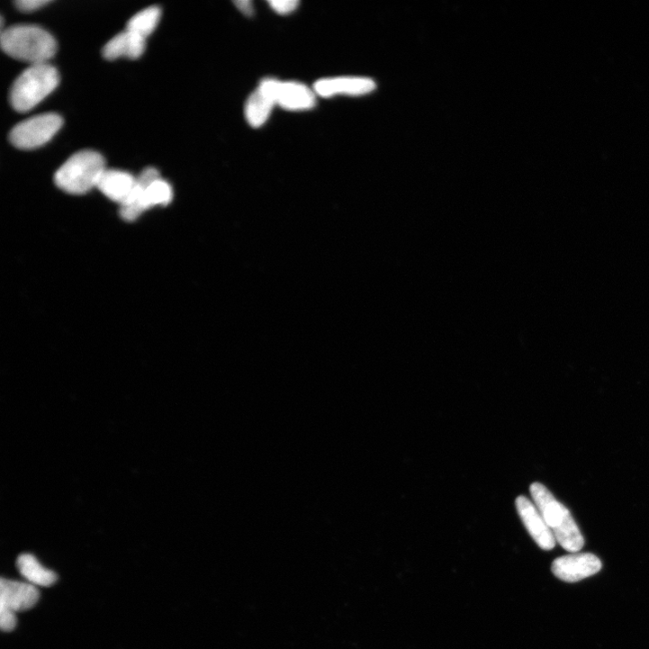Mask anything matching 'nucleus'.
Returning <instances> with one entry per match:
<instances>
[{
  "instance_id": "obj_11",
  "label": "nucleus",
  "mask_w": 649,
  "mask_h": 649,
  "mask_svg": "<svg viewBox=\"0 0 649 649\" xmlns=\"http://www.w3.org/2000/svg\"><path fill=\"white\" fill-rule=\"evenodd\" d=\"M41 597L38 586L3 578L0 581V606L16 613L32 608Z\"/></svg>"
},
{
  "instance_id": "obj_15",
  "label": "nucleus",
  "mask_w": 649,
  "mask_h": 649,
  "mask_svg": "<svg viewBox=\"0 0 649 649\" xmlns=\"http://www.w3.org/2000/svg\"><path fill=\"white\" fill-rule=\"evenodd\" d=\"M17 566L28 581L36 586L49 587L58 581V574L43 566L32 554H21L17 560Z\"/></svg>"
},
{
  "instance_id": "obj_7",
  "label": "nucleus",
  "mask_w": 649,
  "mask_h": 649,
  "mask_svg": "<svg viewBox=\"0 0 649 649\" xmlns=\"http://www.w3.org/2000/svg\"><path fill=\"white\" fill-rule=\"evenodd\" d=\"M600 560L590 553H571L556 558L551 566L555 577L566 582H576L600 571Z\"/></svg>"
},
{
  "instance_id": "obj_6",
  "label": "nucleus",
  "mask_w": 649,
  "mask_h": 649,
  "mask_svg": "<svg viewBox=\"0 0 649 649\" xmlns=\"http://www.w3.org/2000/svg\"><path fill=\"white\" fill-rule=\"evenodd\" d=\"M259 86L275 101L276 106L290 112H304L316 105V94L305 85L266 79Z\"/></svg>"
},
{
  "instance_id": "obj_13",
  "label": "nucleus",
  "mask_w": 649,
  "mask_h": 649,
  "mask_svg": "<svg viewBox=\"0 0 649 649\" xmlns=\"http://www.w3.org/2000/svg\"><path fill=\"white\" fill-rule=\"evenodd\" d=\"M146 44V39L126 30L106 44L103 55L110 61L120 58L138 59L144 54Z\"/></svg>"
},
{
  "instance_id": "obj_4",
  "label": "nucleus",
  "mask_w": 649,
  "mask_h": 649,
  "mask_svg": "<svg viewBox=\"0 0 649 649\" xmlns=\"http://www.w3.org/2000/svg\"><path fill=\"white\" fill-rule=\"evenodd\" d=\"M59 83V73L50 64L32 66L14 82L10 95L11 104L18 113H29L50 95Z\"/></svg>"
},
{
  "instance_id": "obj_17",
  "label": "nucleus",
  "mask_w": 649,
  "mask_h": 649,
  "mask_svg": "<svg viewBox=\"0 0 649 649\" xmlns=\"http://www.w3.org/2000/svg\"><path fill=\"white\" fill-rule=\"evenodd\" d=\"M17 613L6 607L0 606V627L5 632H11L17 626Z\"/></svg>"
},
{
  "instance_id": "obj_9",
  "label": "nucleus",
  "mask_w": 649,
  "mask_h": 649,
  "mask_svg": "<svg viewBox=\"0 0 649 649\" xmlns=\"http://www.w3.org/2000/svg\"><path fill=\"white\" fill-rule=\"evenodd\" d=\"M517 511L526 529L543 550H552L555 545L554 536L536 504L526 496L515 501Z\"/></svg>"
},
{
  "instance_id": "obj_3",
  "label": "nucleus",
  "mask_w": 649,
  "mask_h": 649,
  "mask_svg": "<svg viewBox=\"0 0 649 649\" xmlns=\"http://www.w3.org/2000/svg\"><path fill=\"white\" fill-rule=\"evenodd\" d=\"M106 169L105 159L100 153L80 151L59 169L55 175V184L67 194L83 195L97 188Z\"/></svg>"
},
{
  "instance_id": "obj_1",
  "label": "nucleus",
  "mask_w": 649,
  "mask_h": 649,
  "mask_svg": "<svg viewBox=\"0 0 649 649\" xmlns=\"http://www.w3.org/2000/svg\"><path fill=\"white\" fill-rule=\"evenodd\" d=\"M2 49L11 58L32 64H47L58 52V42L36 25H16L2 32Z\"/></svg>"
},
{
  "instance_id": "obj_18",
  "label": "nucleus",
  "mask_w": 649,
  "mask_h": 649,
  "mask_svg": "<svg viewBox=\"0 0 649 649\" xmlns=\"http://www.w3.org/2000/svg\"><path fill=\"white\" fill-rule=\"evenodd\" d=\"M299 5L298 0H273V2H269L271 8L280 15H288L294 13Z\"/></svg>"
},
{
  "instance_id": "obj_8",
  "label": "nucleus",
  "mask_w": 649,
  "mask_h": 649,
  "mask_svg": "<svg viewBox=\"0 0 649 649\" xmlns=\"http://www.w3.org/2000/svg\"><path fill=\"white\" fill-rule=\"evenodd\" d=\"M173 189L162 178L146 185L130 205L121 207V217L128 222L137 221L146 211L156 206H167L173 201Z\"/></svg>"
},
{
  "instance_id": "obj_12",
  "label": "nucleus",
  "mask_w": 649,
  "mask_h": 649,
  "mask_svg": "<svg viewBox=\"0 0 649 649\" xmlns=\"http://www.w3.org/2000/svg\"><path fill=\"white\" fill-rule=\"evenodd\" d=\"M137 185V178L131 174L108 170L102 176L97 188L111 201L122 206L131 198Z\"/></svg>"
},
{
  "instance_id": "obj_2",
  "label": "nucleus",
  "mask_w": 649,
  "mask_h": 649,
  "mask_svg": "<svg viewBox=\"0 0 649 649\" xmlns=\"http://www.w3.org/2000/svg\"><path fill=\"white\" fill-rule=\"evenodd\" d=\"M529 490L555 541L566 551L578 553L584 545V538L568 509L542 483L534 482Z\"/></svg>"
},
{
  "instance_id": "obj_19",
  "label": "nucleus",
  "mask_w": 649,
  "mask_h": 649,
  "mask_svg": "<svg viewBox=\"0 0 649 649\" xmlns=\"http://www.w3.org/2000/svg\"><path fill=\"white\" fill-rule=\"evenodd\" d=\"M50 4V0H18L16 7L23 13H33Z\"/></svg>"
},
{
  "instance_id": "obj_5",
  "label": "nucleus",
  "mask_w": 649,
  "mask_h": 649,
  "mask_svg": "<svg viewBox=\"0 0 649 649\" xmlns=\"http://www.w3.org/2000/svg\"><path fill=\"white\" fill-rule=\"evenodd\" d=\"M63 124L64 120L57 113L38 115L15 126L10 133V141L23 150L40 149L58 134Z\"/></svg>"
},
{
  "instance_id": "obj_14",
  "label": "nucleus",
  "mask_w": 649,
  "mask_h": 649,
  "mask_svg": "<svg viewBox=\"0 0 649 649\" xmlns=\"http://www.w3.org/2000/svg\"><path fill=\"white\" fill-rule=\"evenodd\" d=\"M275 106L273 98L258 86L246 104L245 114L248 124L255 129L261 128L266 123Z\"/></svg>"
},
{
  "instance_id": "obj_16",
  "label": "nucleus",
  "mask_w": 649,
  "mask_h": 649,
  "mask_svg": "<svg viewBox=\"0 0 649 649\" xmlns=\"http://www.w3.org/2000/svg\"><path fill=\"white\" fill-rule=\"evenodd\" d=\"M162 12L159 7H149L136 14L128 23L127 31L147 40L158 28Z\"/></svg>"
},
{
  "instance_id": "obj_20",
  "label": "nucleus",
  "mask_w": 649,
  "mask_h": 649,
  "mask_svg": "<svg viewBox=\"0 0 649 649\" xmlns=\"http://www.w3.org/2000/svg\"><path fill=\"white\" fill-rule=\"evenodd\" d=\"M235 5L246 16L254 14L253 4L249 0H240V2H236Z\"/></svg>"
},
{
  "instance_id": "obj_10",
  "label": "nucleus",
  "mask_w": 649,
  "mask_h": 649,
  "mask_svg": "<svg viewBox=\"0 0 649 649\" xmlns=\"http://www.w3.org/2000/svg\"><path fill=\"white\" fill-rule=\"evenodd\" d=\"M375 83L368 78L342 77L318 81L313 87L317 96L332 98L335 96H362L374 92Z\"/></svg>"
}]
</instances>
